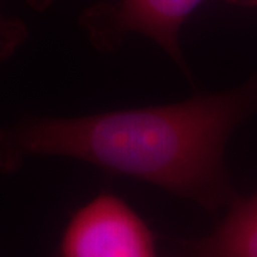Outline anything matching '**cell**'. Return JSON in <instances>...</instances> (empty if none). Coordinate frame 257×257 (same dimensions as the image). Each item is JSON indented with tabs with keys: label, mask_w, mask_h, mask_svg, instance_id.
<instances>
[{
	"label": "cell",
	"mask_w": 257,
	"mask_h": 257,
	"mask_svg": "<svg viewBox=\"0 0 257 257\" xmlns=\"http://www.w3.org/2000/svg\"><path fill=\"white\" fill-rule=\"evenodd\" d=\"M28 37V26L19 19L0 15V63L8 60Z\"/></svg>",
	"instance_id": "5"
},
{
	"label": "cell",
	"mask_w": 257,
	"mask_h": 257,
	"mask_svg": "<svg viewBox=\"0 0 257 257\" xmlns=\"http://www.w3.org/2000/svg\"><path fill=\"white\" fill-rule=\"evenodd\" d=\"M257 110V80L149 107L32 117L0 127V172L66 157L159 187L207 210L234 202L224 150Z\"/></svg>",
	"instance_id": "1"
},
{
	"label": "cell",
	"mask_w": 257,
	"mask_h": 257,
	"mask_svg": "<svg viewBox=\"0 0 257 257\" xmlns=\"http://www.w3.org/2000/svg\"><path fill=\"white\" fill-rule=\"evenodd\" d=\"M204 0H114L96 5L82 16V25L97 49L111 52L132 35L153 40L183 70L180 30ZM236 2V0H234Z\"/></svg>",
	"instance_id": "3"
},
{
	"label": "cell",
	"mask_w": 257,
	"mask_h": 257,
	"mask_svg": "<svg viewBox=\"0 0 257 257\" xmlns=\"http://www.w3.org/2000/svg\"><path fill=\"white\" fill-rule=\"evenodd\" d=\"M29 2H30L32 8H35V9H45L50 5L52 0H29Z\"/></svg>",
	"instance_id": "6"
},
{
	"label": "cell",
	"mask_w": 257,
	"mask_h": 257,
	"mask_svg": "<svg viewBox=\"0 0 257 257\" xmlns=\"http://www.w3.org/2000/svg\"><path fill=\"white\" fill-rule=\"evenodd\" d=\"M183 257H257V194L231 203L220 224L189 243Z\"/></svg>",
	"instance_id": "4"
},
{
	"label": "cell",
	"mask_w": 257,
	"mask_h": 257,
	"mask_svg": "<svg viewBox=\"0 0 257 257\" xmlns=\"http://www.w3.org/2000/svg\"><path fill=\"white\" fill-rule=\"evenodd\" d=\"M59 257H160L145 219L126 200L100 193L80 206L64 227Z\"/></svg>",
	"instance_id": "2"
}]
</instances>
